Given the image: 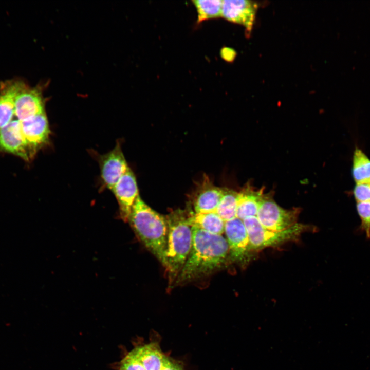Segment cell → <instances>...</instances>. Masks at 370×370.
I'll use <instances>...</instances> for the list:
<instances>
[{
    "label": "cell",
    "mask_w": 370,
    "mask_h": 370,
    "mask_svg": "<svg viewBox=\"0 0 370 370\" xmlns=\"http://www.w3.org/2000/svg\"><path fill=\"white\" fill-rule=\"evenodd\" d=\"M192 230L191 248L174 285L209 276L229 261V247L224 237L195 227Z\"/></svg>",
    "instance_id": "6da1fadb"
},
{
    "label": "cell",
    "mask_w": 370,
    "mask_h": 370,
    "mask_svg": "<svg viewBox=\"0 0 370 370\" xmlns=\"http://www.w3.org/2000/svg\"><path fill=\"white\" fill-rule=\"evenodd\" d=\"M127 222L139 240L166 269L168 233L166 217L151 208L138 195Z\"/></svg>",
    "instance_id": "7a4b0ae2"
},
{
    "label": "cell",
    "mask_w": 370,
    "mask_h": 370,
    "mask_svg": "<svg viewBox=\"0 0 370 370\" xmlns=\"http://www.w3.org/2000/svg\"><path fill=\"white\" fill-rule=\"evenodd\" d=\"M188 216L184 211L179 209L165 216L168 227L165 271L169 288L174 285L191 248L192 230Z\"/></svg>",
    "instance_id": "3957f363"
},
{
    "label": "cell",
    "mask_w": 370,
    "mask_h": 370,
    "mask_svg": "<svg viewBox=\"0 0 370 370\" xmlns=\"http://www.w3.org/2000/svg\"><path fill=\"white\" fill-rule=\"evenodd\" d=\"M246 228L251 248L253 251L268 247L280 246L294 240L309 230V227L297 223L286 230L276 231L265 228L256 216L249 217L243 220Z\"/></svg>",
    "instance_id": "277c9868"
},
{
    "label": "cell",
    "mask_w": 370,
    "mask_h": 370,
    "mask_svg": "<svg viewBox=\"0 0 370 370\" xmlns=\"http://www.w3.org/2000/svg\"><path fill=\"white\" fill-rule=\"evenodd\" d=\"M271 194H264L256 217L266 229L280 231L296 224L299 209L286 210L279 206L272 199Z\"/></svg>",
    "instance_id": "5b68a950"
},
{
    "label": "cell",
    "mask_w": 370,
    "mask_h": 370,
    "mask_svg": "<svg viewBox=\"0 0 370 370\" xmlns=\"http://www.w3.org/2000/svg\"><path fill=\"white\" fill-rule=\"evenodd\" d=\"M225 233L229 247V261L244 265L253 251L243 220L236 217L226 221Z\"/></svg>",
    "instance_id": "8992f818"
},
{
    "label": "cell",
    "mask_w": 370,
    "mask_h": 370,
    "mask_svg": "<svg viewBox=\"0 0 370 370\" xmlns=\"http://www.w3.org/2000/svg\"><path fill=\"white\" fill-rule=\"evenodd\" d=\"M22 135L33 157L38 151L47 144L50 128L45 112L20 121Z\"/></svg>",
    "instance_id": "52a82bcc"
},
{
    "label": "cell",
    "mask_w": 370,
    "mask_h": 370,
    "mask_svg": "<svg viewBox=\"0 0 370 370\" xmlns=\"http://www.w3.org/2000/svg\"><path fill=\"white\" fill-rule=\"evenodd\" d=\"M258 5L248 0L223 1L221 17L230 22L243 26L250 34L254 24Z\"/></svg>",
    "instance_id": "ba28073f"
},
{
    "label": "cell",
    "mask_w": 370,
    "mask_h": 370,
    "mask_svg": "<svg viewBox=\"0 0 370 370\" xmlns=\"http://www.w3.org/2000/svg\"><path fill=\"white\" fill-rule=\"evenodd\" d=\"M101 176L104 184L111 191L128 169L120 143L99 158Z\"/></svg>",
    "instance_id": "9c48e42d"
},
{
    "label": "cell",
    "mask_w": 370,
    "mask_h": 370,
    "mask_svg": "<svg viewBox=\"0 0 370 370\" xmlns=\"http://www.w3.org/2000/svg\"><path fill=\"white\" fill-rule=\"evenodd\" d=\"M44 112L45 100L41 88L30 87L25 83L15 98L14 115L22 121Z\"/></svg>",
    "instance_id": "30bf717a"
},
{
    "label": "cell",
    "mask_w": 370,
    "mask_h": 370,
    "mask_svg": "<svg viewBox=\"0 0 370 370\" xmlns=\"http://www.w3.org/2000/svg\"><path fill=\"white\" fill-rule=\"evenodd\" d=\"M112 191L119 205L120 217L124 222H127L132 207L139 195L135 176L130 168L120 178Z\"/></svg>",
    "instance_id": "8fae6325"
},
{
    "label": "cell",
    "mask_w": 370,
    "mask_h": 370,
    "mask_svg": "<svg viewBox=\"0 0 370 370\" xmlns=\"http://www.w3.org/2000/svg\"><path fill=\"white\" fill-rule=\"evenodd\" d=\"M0 149L26 161L33 158L21 132L20 121L12 120L0 128Z\"/></svg>",
    "instance_id": "7c38bea8"
},
{
    "label": "cell",
    "mask_w": 370,
    "mask_h": 370,
    "mask_svg": "<svg viewBox=\"0 0 370 370\" xmlns=\"http://www.w3.org/2000/svg\"><path fill=\"white\" fill-rule=\"evenodd\" d=\"M223 193V188L214 186L204 176L194 192L193 204L195 213L216 212Z\"/></svg>",
    "instance_id": "4fadbf2b"
},
{
    "label": "cell",
    "mask_w": 370,
    "mask_h": 370,
    "mask_svg": "<svg viewBox=\"0 0 370 370\" xmlns=\"http://www.w3.org/2000/svg\"><path fill=\"white\" fill-rule=\"evenodd\" d=\"M25 84L20 80H8L0 83V128L12 120L15 98Z\"/></svg>",
    "instance_id": "5bb4252c"
},
{
    "label": "cell",
    "mask_w": 370,
    "mask_h": 370,
    "mask_svg": "<svg viewBox=\"0 0 370 370\" xmlns=\"http://www.w3.org/2000/svg\"><path fill=\"white\" fill-rule=\"evenodd\" d=\"M264 189L255 190L247 183L238 193L236 217L243 220L256 216L260 205L264 196Z\"/></svg>",
    "instance_id": "9a60e30c"
},
{
    "label": "cell",
    "mask_w": 370,
    "mask_h": 370,
    "mask_svg": "<svg viewBox=\"0 0 370 370\" xmlns=\"http://www.w3.org/2000/svg\"><path fill=\"white\" fill-rule=\"evenodd\" d=\"M142 364L145 370H161L166 355L158 344L151 342L132 350Z\"/></svg>",
    "instance_id": "2e32d148"
},
{
    "label": "cell",
    "mask_w": 370,
    "mask_h": 370,
    "mask_svg": "<svg viewBox=\"0 0 370 370\" xmlns=\"http://www.w3.org/2000/svg\"><path fill=\"white\" fill-rule=\"evenodd\" d=\"M188 219L191 227L212 234L221 235L225 232V221L216 212L188 213Z\"/></svg>",
    "instance_id": "e0dca14e"
},
{
    "label": "cell",
    "mask_w": 370,
    "mask_h": 370,
    "mask_svg": "<svg viewBox=\"0 0 370 370\" xmlns=\"http://www.w3.org/2000/svg\"><path fill=\"white\" fill-rule=\"evenodd\" d=\"M238 193L228 188H223V193L216 209V213L225 222L236 217Z\"/></svg>",
    "instance_id": "ac0fdd59"
},
{
    "label": "cell",
    "mask_w": 370,
    "mask_h": 370,
    "mask_svg": "<svg viewBox=\"0 0 370 370\" xmlns=\"http://www.w3.org/2000/svg\"><path fill=\"white\" fill-rule=\"evenodd\" d=\"M192 2L197 12L198 24L209 19L221 17L223 1L194 0Z\"/></svg>",
    "instance_id": "d6986e66"
},
{
    "label": "cell",
    "mask_w": 370,
    "mask_h": 370,
    "mask_svg": "<svg viewBox=\"0 0 370 370\" xmlns=\"http://www.w3.org/2000/svg\"><path fill=\"white\" fill-rule=\"evenodd\" d=\"M352 173L356 183H370V159L358 148L354 153Z\"/></svg>",
    "instance_id": "ffe728a7"
},
{
    "label": "cell",
    "mask_w": 370,
    "mask_h": 370,
    "mask_svg": "<svg viewBox=\"0 0 370 370\" xmlns=\"http://www.w3.org/2000/svg\"><path fill=\"white\" fill-rule=\"evenodd\" d=\"M356 209L360 219V229L370 238V201L357 202Z\"/></svg>",
    "instance_id": "44dd1931"
},
{
    "label": "cell",
    "mask_w": 370,
    "mask_h": 370,
    "mask_svg": "<svg viewBox=\"0 0 370 370\" xmlns=\"http://www.w3.org/2000/svg\"><path fill=\"white\" fill-rule=\"evenodd\" d=\"M119 370H145L142 364L133 350L122 360Z\"/></svg>",
    "instance_id": "7402d4cb"
},
{
    "label": "cell",
    "mask_w": 370,
    "mask_h": 370,
    "mask_svg": "<svg viewBox=\"0 0 370 370\" xmlns=\"http://www.w3.org/2000/svg\"><path fill=\"white\" fill-rule=\"evenodd\" d=\"M354 195L357 202L370 201V183H356Z\"/></svg>",
    "instance_id": "603a6c76"
},
{
    "label": "cell",
    "mask_w": 370,
    "mask_h": 370,
    "mask_svg": "<svg viewBox=\"0 0 370 370\" xmlns=\"http://www.w3.org/2000/svg\"><path fill=\"white\" fill-rule=\"evenodd\" d=\"M161 370H184V369L179 363L166 356Z\"/></svg>",
    "instance_id": "cb8c5ba5"
}]
</instances>
